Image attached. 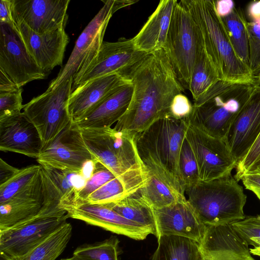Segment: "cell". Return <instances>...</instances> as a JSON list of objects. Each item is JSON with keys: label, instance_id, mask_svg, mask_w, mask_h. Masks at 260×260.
I'll use <instances>...</instances> for the list:
<instances>
[{"label": "cell", "instance_id": "obj_1", "mask_svg": "<svg viewBox=\"0 0 260 260\" xmlns=\"http://www.w3.org/2000/svg\"><path fill=\"white\" fill-rule=\"evenodd\" d=\"M129 106L114 128L137 135L170 116L174 98L184 90L162 49L149 53L131 73Z\"/></svg>", "mask_w": 260, "mask_h": 260}, {"label": "cell", "instance_id": "obj_2", "mask_svg": "<svg viewBox=\"0 0 260 260\" xmlns=\"http://www.w3.org/2000/svg\"><path fill=\"white\" fill-rule=\"evenodd\" d=\"M199 28L204 48L221 81L232 84L254 85L256 77L236 54L214 0L180 2Z\"/></svg>", "mask_w": 260, "mask_h": 260}, {"label": "cell", "instance_id": "obj_3", "mask_svg": "<svg viewBox=\"0 0 260 260\" xmlns=\"http://www.w3.org/2000/svg\"><path fill=\"white\" fill-rule=\"evenodd\" d=\"M80 131L90 153L123 182L129 194L145 186L149 174L138 153L136 135L111 127Z\"/></svg>", "mask_w": 260, "mask_h": 260}, {"label": "cell", "instance_id": "obj_4", "mask_svg": "<svg viewBox=\"0 0 260 260\" xmlns=\"http://www.w3.org/2000/svg\"><path fill=\"white\" fill-rule=\"evenodd\" d=\"M187 119L162 118L136 135L139 154L150 170L185 195L179 170V157L188 126Z\"/></svg>", "mask_w": 260, "mask_h": 260}, {"label": "cell", "instance_id": "obj_5", "mask_svg": "<svg viewBox=\"0 0 260 260\" xmlns=\"http://www.w3.org/2000/svg\"><path fill=\"white\" fill-rule=\"evenodd\" d=\"M185 193L205 225L231 224L245 217L246 196L232 175L208 181H199L187 187Z\"/></svg>", "mask_w": 260, "mask_h": 260}, {"label": "cell", "instance_id": "obj_6", "mask_svg": "<svg viewBox=\"0 0 260 260\" xmlns=\"http://www.w3.org/2000/svg\"><path fill=\"white\" fill-rule=\"evenodd\" d=\"M252 86L218 81L194 101L188 122L211 136L223 139Z\"/></svg>", "mask_w": 260, "mask_h": 260}, {"label": "cell", "instance_id": "obj_7", "mask_svg": "<svg viewBox=\"0 0 260 260\" xmlns=\"http://www.w3.org/2000/svg\"><path fill=\"white\" fill-rule=\"evenodd\" d=\"M61 199L60 191L41 165L38 175L29 185L0 204V231L36 218L66 215L60 207Z\"/></svg>", "mask_w": 260, "mask_h": 260}, {"label": "cell", "instance_id": "obj_8", "mask_svg": "<svg viewBox=\"0 0 260 260\" xmlns=\"http://www.w3.org/2000/svg\"><path fill=\"white\" fill-rule=\"evenodd\" d=\"M203 48L199 28L188 11L176 1L163 49L184 89H189L197 59Z\"/></svg>", "mask_w": 260, "mask_h": 260}, {"label": "cell", "instance_id": "obj_9", "mask_svg": "<svg viewBox=\"0 0 260 260\" xmlns=\"http://www.w3.org/2000/svg\"><path fill=\"white\" fill-rule=\"evenodd\" d=\"M134 0L103 1L104 5L85 27L77 39L73 50L63 69L50 83L49 89H54L68 80H77L97 55L104 36L113 14L118 10L137 3Z\"/></svg>", "mask_w": 260, "mask_h": 260}, {"label": "cell", "instance_id": "obj_10", "mask_svg": "<svg viewBox=\"0 0 260 260\" xmlns=\"http://www.w3.org/2000/svg\"><path fill=\"white\" fill-rule=\"evenodd\" d=\"M73 84L71 77L54 89H47L24 105L23 112L39 131L43 147L72 122L67 106Z\"/></svg>", "mask_w": 260, "mask_h": 260}, {"label": "cell", "instance_id": "obj_11", "mask_svg": "<svg viewBox=\"0 0 260 260\" xmlns=\"http://www.w3.org/2000/svg\"><path fill=\"white\" fill-rule=\"evenodd\" d=\"M36 159L41 165L82 173L87 179L98 162L86 146L80 129L72 122L43 147Z\"/></svg>", "mask_w": 260, "mask_h": 260}, {"label": "cell", "instance_id": "obj_12", "mask_svg": "<svg viewBox=\"0 0 260 260\" xmlns=\"http://www.w3.org/2000/svg\"><path fill=\"white\" fill-rule=\"evenodd\" d=\"M148 54L137 49L133 39L103 42L87 68L73 82V90L88 81L109 75L116 74L130 81L131 73Z\"/></svg>", "mask_w": 260, "mask_h": 260}, {"label": "cell", "instance_id": "obj_13", "mask_svg": "<svg viewBox=\"0 0 260 260\" xmlns=\"http://www.w3.org/2000/svg\"><path fill=\"white\" fill-rule=\"evenodd\" d=\"M185 137L196 158L200 181L231 175L237 162L223 139L211 136L189 123Z\"/></svg>", "mask_w": 260, "mask_h": 260}, {"label": "cell", "instance_id": "obj_14", "mask_svg": "<svg viewBox=\"0 0 260 260\" xmlns=\"http://www.w3.org/2000/svg\"><path fill=\"white\" fill-rule=\"evenodd\" d=\"M0 69L19 88L47 76L29 54L16 26L1 23Z\"/></svg>", "mask_w": 260, "mask_h": 260}, {"label": "cell", "instance_id": "obj_15", "mask_svg": "<svg viewBox=\"0 0 260 260\" xmlns=\"http://www.w3.org/2000/svg\"><path fill=\"white\" fill-rule=\"evenodd\" d=\"M68 218L67 214L60 217L36 218L0 231L1 259L26 254L64 225Z\"/></svg>", "mask_w": 260, "mask_h": 260}, {"label": "cell", "instance_id": "obj_16", "mask_svg": "<svg viewBox=\"0 0 260 260\" xmlns=\"http://www.w3.org/2000/svg\"><path fill=\"white\" fill-rule=\"evenodd\" d=\"M68 218L82 220L112 233L143 240L153 232L124 218L106 204L69 203L60 204Z\"/></svg>", "mask_w": 260, "mask_h": 260}, {"label": "cell", "instance_id": "obj_17", "mask_svg": "<svg viewBox=\"0 0 260 260\" xmlns=\"http://www.w3.org/2000/svg\"><path fill=\"white\" fill-rule=\"evenodd\" d=\"M259 133L260 86L255 84L223 139L237 163L250 150Z\"/></svg>", "mask_w": 260, "mask_h": 260}, {"label": "cell", "instance_id": "obj_18", "mask_svg": "<svg viewBox=\"0 0 260 260\" xmlns=\"http://www.w3.org/2000/svg\"><path fill=\"white\" fill-rule=\"evenodd\" d=\"M70 0H13L14 21L39 34L65 27Z\"/></svg>", "mask_w": 260, "mask_h": 260}, {"label": "cell", "instance_id": "obj_19", "mask_svg": "<svg viewBox=\"0 0 260 260\" xmlns=\"http://www.w3.org/2000/svg\"><path fill=\"white\" fill-rule=\"evenodd\" d=\"M14 22L27 51L41 69L47 73L62 66L70 40L65 27L39 34L22 22Z\"/></svg>", "mask_w": 260, "mask_h": 260}, {"label": "cell", "instance_id": "obj_20", "mask_svg": "<svg viewBox=\"0 0 260 260\" xmlns=\"http://www.w3.org/2000/svg\"><path fill=\"white\" fill-rule=\"evenodd\" d=\"M154 211L157 224V239L164 235L177 236L201 243L206 225L201 221L186 198Z\"/></svg>", "mask_w": 260, "mask_h": 260}, {"label": "cell", "instance_id": "obj_21", "mask_svg": "<svg viewBox=\"0 0 260 260\" xmlns=\"http://www.w3.org/2000/svg\"><path fill=\"white\" fill-rule=\"evenodd\" d=\"M199 245L202 260H255L248 245L231 224L206 225Z\"/></svg>", "mask_w": 260, "mask_h": 260}, {"label": "cell", "instance_id": "obj_22", "mask_svg": "<svg viewBox=\"0 0 260 260\" xmlns=\"http://www.w3.org/2000/svg\"><path fill=\"white\" fill-rule=\"evenodd\" d=\"M43 142L35 125L21 112L0 120V150L37 158Z\"/></svg>", "mask_w": 260, "mask_h": 260}, {"label": "cell", "instance_id": "obj_23", "mask_svg": "<svg viewBox=\"0 0 260 260\" xmlns=\"http://www.w3.org/2000/svg\"><path fill=\"white\" fill-rule=\"evenodd\" d=\"M131 81L116 74L88 81L73 90L68 103L72 122H76L100 104L119 86Z\"/></svg>", "mask_w": 260, "mask_h": 260}, {"label": "cell", "instance_id": "obj_24", "mask_svg": "<svg viewBox=\"0 0 260 260\" xmlns=\"http://www.w3.org/2000/svg\"><path fill=\"white\" fill-rule=\"evenodd\" d=\"M133 92L131 81L119 86L81 119L72 122L78 129L111 127L126 111Z\"/></svg>", "mask_w": 260, "mask_h": 260}, {"label": "cell", "instance_id": "obj_25", "mask_svg": "<svg viewBox=\"0 0 260 260\" xmlns=\"http://www.w3.org/2000/svg\"><path fill=\"white\" fill-rule=\"evenodd\" d=\"M176 0H161L138 34L133 38L136 48L150 53L163 48Z\"/></svg>", "mask_w": 260, "mask_h": 260}, {"label": "cell", "instance_id": "obj_26", "mask_svg": "<svg viewBox=\"0 0 260 260\" xmlns=\"http://www.w3.org/2000/svg\"><path fill=\"white\" fill-rule=\"evenodd\" d=\"M106 205L127 219L151 230L157 238L154 209L142 197L139 191Z\"/></svg>", "mask_w": 260, "mask_h": 260}, {"label": "cell", "instance_id": "obj_27", "mask_svg": "<svg viewBox=\"0 0 260 260\" xmlns=\"http://www.w3.org/2000/svg\"><path fill=\"white\" fill-rule=\"evenodd\" d=\"M151 260H202L200 245L190 239L170 235L160 236Z\"/></svg>", "mask_w": 260, "mask_h": 260}, {"label": "cell", "instance_id": "obj_28", "mask_svg": "<svg viewBox=\"0 0 260 260\" xmlns=\"http://www.w3.org/2000/svg\"><path fill=\"white\" fill-rule=\"evenodd\" d=\"M72 234L67 222L26 254L15 258L1 260H55L64 251Z\"/></svg>", "mask_w": 260, "mask_h": 260}, {"label": "cell", "instance_id": "obj_29", "mask_svg": "<svg viewBox=\"0 0 260 260\" xmlns=\"http://www.w3.org/2000/svg\"><path fill=\"white\" fill-rule=\"evenodd\" d=\"M220 18L236 54L249 67L248 21L243 10L235 7L229 14Z\"/></svg>", "mask_w": 260, "mask_h": 260}, {"label": "cell", "instance_id": "obj_30", "mask_svg": "<svg viewBox=\"0 0 260 260\" xmlns=\"http://www.w3.org/2000/svg\"><path fill=\"white\" fill-rule=\"evenodd\" d=\"M148 171L149 179L139 192L154 209L169 206L185 198L156 174Z\"/></svg>", "mask_w": 260, "mask_h": 260}, {"label": "cell", "instance_id": "obj_31", "mask_svg": "<svg viewBox=\"0 0 260 260\" xmlns=\"http://www.w3.org/2000/svg\"><path fill=\"white\" fill-rule=\"evenodd\" d=\"M219 81L217 72L204 46L197 59L189 84V90L194 101Z\"/></svg>", "mask_w": 260, "mask_h": 260}, {"label": "cell", "instance_id": "obj_32", "mask_svg": "<svg viewBox=\"0 0 260 260\" xmlns=\"http://www.w3.org/2000/svg\"><path fill=\"white\" fill-rule=\"evenodd\" d=\"M62 194L61 203L71 202L76 192L85 185L87 178L82 173L62 170L41 165Z\"/></svg>", "mask_w": 260, "mask_h": 260}, {"label": "cell", "instance_id": "obj_33", "mask_svg": "<svg viewBox=\"0 0 260 260\" xmlns=\"http://www.w3.org/2000/svg\"><path fill=\"white\" fill-rule=\"evenodd\" d=\"M119 241L111 237L101 242L83 244L78 247L73 252L81 260H119Z\"/></svg>", "mask_w": 260, "mask_h": 260}, {"label": "cell", "instance_id": "obj_34", "mask_svg": "<svg viewBox=\"0 0 260 260\" xmlns=\"http://www.w3.org/2000/svg\"><path fill=\"white\" fill-rule=\"evenodd\" d=\"M40 165H31L19 170L9 180L0 185V204L12 198L29 185L38 175Z\"/></svg>", "mask_w": 260, "mask_h": 260}, {"label": "cell", "instance_id": "obj_35", "mask_svg": "<svg viewBox=\"0 0 260 260\" xmlns=\"http://www.w3.org/2000/svg\"><path fill=\"white\" fill-rule=\"evenodd\" d=\"M179 170L184 192L187 187L193 185L200 181L196 158L185 137L180 149Z\"/></svg>", "mask_w": 260, "mask_h": 260}, {"label": "cell", "instance_id": "obj_36", "mask_svg": "<svg viewBox=\"0 0 260 260\" xmlns=\"http://www.w3.org/2000/svg\"><path fill=\"white\" fill-rule=\"evenodd\" d=\"M128 195L129 194L124 184L116 177L90 193L84 202L77 203L106 204L118 201Z\"/></svg>", "mask_w": 260, "mask_h": 260}, {"label": "cell", "instance_id": "obj_37", "mask_svg": "<svg viewBox=\"0 0 260 260\" xmlns=\"http://www.w3.org/2000/svg\"><path fill=\"white\" fill-rule=\"evenodd\" d=\"M116 177L110 170L98 161L90 177L87 180L83 187L76 192L74 199L69 203L84 202L90 193Z\"/></svg>", "mask_w": 260, "mask_h": 260}, {"label": "cell", "instance_id": "obj_38", "mask_svg": "<svg viewBox=\"0 0 260 260\" xmlns=\"http://www.w3.org/2000/svg\"><path fill=\"white\" fill-rule=\"evenodd\" d=\"M231 225L248 245L260 248V215L245 216Z\"/></svg>", "mask_w": 260, "mask_h": 260}, {"label": "cell", "instance_id": "obj_39", "mask_svg": "<svg viewBox=\"0 0 260 260\" xmlns=\"http://www.w3.org/2000/svg\"><path fill=\"white\" fill-rule=\"evenodd\" d=\"M249 68L253 75L257 76L260 73V24L257 22L248 21Z\"/></svg>", "mask_w": 260, "mask_h": 260}, {"label": "cell", "instance_id": "obj_40", "mask_svg": "<svg viewBox=\"0 0 260 260\" xmlns=\"http://www.w3.org/2000/svg\"><path fill=\"white\" fill-rule=\"evenodd\" d=\"M22 88L7 92H0V120L16 115L23 109Z\"/></svg>", "mask_w": 260, "mask_h": 260}, {"label": "cell", "instance_id": "obj_41", "mask_svg": "<svg viewBox=\"0 0 260 260\" xmlns=\"http://www.w3.org/2000/svg\"><path fill=\"white\" fill-rule=\"evenodd\" d=\"M260 161V133L244 157L236 166L235 179L238 181L244 175L252 171Z\"/></svg>", "mask_w": 260, "mask_h": 260}, {"label": "cell", "instance_id": "obj_42", "mask_svg": "<svg viewBox=\"0 0 260 260\" xmlns=\"http://www.w3.org/2000/svg\"><path fill=\"white\" fill-rule=\"evenodd\" d=\"M192 109V105L189 99L182 93H179L174 98L172 102L170 116L177 119H187Z\"/></svg>", "mask_w": 260, "mask_h": 260}, {"label": "cell", "instance_id": "obj_43", "mask_svg": "<svg viewBox=\"0 0 260 260\" xmlns=\"http://www.w3.org/2000/svg\"><path fill=\"white\" fill-rule=\"evenodd\" d=\"M241 180L245 188L252 191L260 201V171L255 170L249 172Z\"/></svg>", "mask_w": 260, "mask_h": 260}, {"label": "cell", "instance_id": "obj_44", "mask_svg": "<svg viewBox=\"0 0 260 260\" xmlns=\"http://www.w3.org/2000/svg\"><path fill=\"white\" fill-rule=\"evenodd\" d=\"M13 0H1L0 2V23L15 26L13 18Z\"/></svg>", "mask_w": 260, "mask_h": 260}, {"label": "cell", "instance_id": "obj_45", "mask_svg": "<svg viewBox=\"0 0 260 260\" xmlns=\"http://www.w3.org/2000/svg\"><path fill=\"white\" fill-rule=\"evenodd\" d=\"M19 169L9 165L2 158H0V185L12 178Z\"/></svg>", "mask_w": 260, "mask_h": 260}, {"label": "cell", "instance_id": "obj_46", "mask_svg": "<svg viewBox=\"0 0 260 260\" xmlns=\"http://www.w3.org/2000/svg\"><path fill=\"white\" fill-rule=\"evenodd\" d=\"M20 88L1 69H0V92H12Z\"/></svg>", "mask_w": 260, "mask_h": 260}, {"label": "cell", "instance_id": "obj_47", "mask_svg": "<svg viewBox=\"0 0 260 260\" xmlns=\"http://www.w3.org/2000/svg\"><path fill=\"white\" fill-rule=\"evenodd\" d=\"M215 5L217 13L220 17L229 14L235 7L234 2L232 0L215 1Z\"/></svg>", "mask_w": 260, "mask_h": 260}, {"label": "cell", "instance_id": "obj_48", "mask_svg": "<svg viewBox=\"0 0 260 260\" xmlns=\"http://www.w3.org/2000/svg\"><path fill=\"white\" fill-rule=\"evenodd\" d=\"M248 14L252 21H255L260 19V1L251 2L248 7Z\"/></svg>", "mask_w": 260, "mask_h": 260}, {"label": "cell", "instance_id": "obj_49", "mask_svg": "<svg viewBox=\"0 0 260 260\" xmlns=\"http://www.w3.org/2000/svg\"><path fill=\"white\" fill-rule=\"evenodd\" d=\"M251 254L260 257V248L250 249Z\"/></svg>", "mask_w": 260, "mask_h": 260}, {"label": "cell", "instance_id": "obj_50", "mask_svg": "<svg viewBox=\"0 0 260 260\" xmlns=\"http://www.w3.org/2000/svg\"><path fill=\"white\" fill-rule=\"evenodd\" d=\"M60 260H81V259H80L78 257L73 255V256L71 257L67 258H62Z\"/></svg>", "mask_w": 260, "mask_h": 260}, {"label": "cell", "instance_id": "obj_51", "mask_svg": "<svg viewBox=\"0 0 260 260\" xmlns=\"http://www.w3.org/2000/svg\"><path fill=\"white\" fill-rule=\"evenodd\" d=\"M259 170L260 171V161L255 166V167L253 168V169L252 170Z\"/></svg>", "mask_w": 260, "mask_h": 260}, {"label": "cell", "instance_id": "obj_52", "mask_svg": "<svg viewBox=\"0 0 260 260\" xmlns=\"http://www.w3.org/2000/svg\"><path fill=\"white\" fill-rule=\"evenodd\" d=\"M260 83V73L256 76V84Z\"/></svg>", "mask_w": 260, "mask_h": 260}, {"label": "cell", "instance_id": "obj_53", "mask_svg": "<svg viewBox=\"0 0 260 260\" xmlns=\"http://www.w3.org/2000/svg\"><path fill=\"white\" fill-rule=\"evenodd\" d=\"M257 84L259 85L260 86V83H257Z\"/></svg>", "mask_w": 260, "mask_h": 260}]
</instances>
